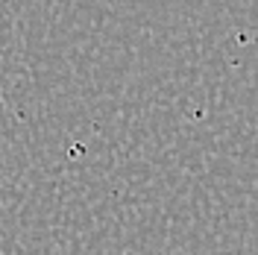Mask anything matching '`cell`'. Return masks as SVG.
I'll return each mask as SVG.
<instances>
[]
</instances>
